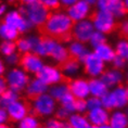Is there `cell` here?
Returning a JSON list of instances; mask_svg holds the SVG:
<instances>
[{
  "label": "cell",
  "instance_id": "cell-21",
  "mask_svg": "<svg viewBox=\"0 0 128 128\" xmlns=\"http://www.w3.org/2000/svg\"><path fill=\"white\" fill-rule=\"evenodd\" d=\"M68 124L72 128H92L94 126L89 122L87 115L79 114V113H73L71 116L68 118Z\"/></svg>",
  "mask_w": 128,
  "mask_h": 128
},
{
  "label": "cell",
  "instance_id": "cell-48",
  "mask_svg": "<svg viewBox=\"0 0 128 128\" xmlns=\"http://www.w3.org/2000/svg\"><path fill=\"white\" fill-rule=\"evenodd\" d=\"M92 128H112V127L108 124H106V125H102V126H94Z\"/></svg>",
  "mask_w": 128,
  "mask_h": 128
},
{
  "label": "cell",
  "instance_id": "cell-44",
  "mask_svg": "<svg viewBox=\"0 0 128 128\" xmlns=\"http://www.w3.org/2000/svg\"><path fill=\"white\" fill-rule=\"evenodd\" d=\"M9 89L8 87V84H7V80H6V78L2 76V77H0V96H1L4 92Z\"/></svg>",
  "mask_w": 128,
  "mask_h": 128
},
{
  "label": "cell",
  "instance_id": "cell-45",
  "mask_svg": "<svg viewBox=\"0 0 128 128\" xmlns=\"http://www.w3.org/2000/svg\"><path fill=\"white\" fill-rule=\"evenodd\" d=\"M61 1V4L63 6V7L68 8V7H72L74 4L77 2V0H60Z\"/></svg>",
  "mask_w": 128,
  "mask_h": 128
},
{
  "label": "cell",
  "instance_id": "cell-4",
  "mask_svg": "<svg viewBox=\"0 0 128 128\" xmlns=\"http://www.w3.org/2000/svg\"><path fill=\"white\" fill-rule=\"evenodd\" d=\"M6 80H7L9 89L16 91L20 94L21 91H24L27 84L30 82V78L28 76V73H26L23 68H14L10 70L7 75H6Z\"/></svg>",
  "mask_w": 128,
  "mask_h": 128
},
{
  "label": "cell",
  "instance_id": "cell-16",
  "mask_svg": "<svg viewBox=\"0 0 128 128\" xmlns=\"http://www.w3.org/2000/svg\"><path fill=\"white\" fill-rule=\"evenodd\" d=\"M80 61L75 59L70 56L68 60H65L63 63L60 64V68L62 71L63 75L65 78H72L75 77L80 71Z\"/></svg>",
  "mask_w": 128,
  "mask_h": 128
},
{
  "label": "cell",
  "instance_id": "cell-54",
  "mask_svg": "<svg viewBox=\"0 0 128 128\" xmlns=\"http://www.w3.org/2000/svg\"><path fill=\"white\" fill-rule=\"evenodd\" d=\"M125 6H126V8L128 10V0H125Z\"/></svg>",
  "mask_w": 128,
  "mask_h": 128
},
{
  "label": "cell",
  "instance_id": "cell-27",
  "mask_svg": "<svg viewBox=\"0 0 128 128\" xmlns=\"http://www.w3.org/2000/svg\"><path fill=\"white\" fill-rule=\"evenodd\" d=\"M50 56L52 58V59L56 61V63H63L65 60H68L70 58V53H68V49H66V48H64L62 44L56 42V44L54 46L52 52H51Z\"/></svg>",
  "mask_w": 128,
  "mask_h": 128
},
{
  "label": "cell",
  "instance_id": "cell-22",
  "mask_svg": "<svg viewBox=\"0 0 128 128\" xmlns=\"http://www.w3.org/2000/svg\"><path fill=\"white\" fill-rule=\"evenodd\" d=\"M104 11L110 12L113 16H122L128 10L123 0H108Z\"/></svg>",
  "mask_w": 128,
  "mask_h": 128
},
{
  "label": "cell",
  "instance_id": "cell-33",
  "mask_svg": "<svg viewBox=\"0 0 128 128\" xmlns=\"http://www.w3.org/2000/svg\"><path fill=\"white\" fill-rule=\"evenodd\" d=\"M15 44H16V50L21 54L32 52V44H30V39L22 38V39H18Z\"/></svg>",
  "mask_w": 128,
  "mask_h": 128
},
{
  "label": "cell",
  "instance_id": "cell-37",
  "mask_svg": "<svg viewBox=\"0 0 128 128\" xmlns=\"http://www.w3.org/2000/svg\"><path fill=\"white\" fill-rule=\"evenodd\" d=\"M87 106H88V111H89V110H94V108H101V106H102V101H101V99L90 96V97L87 99Z\"/></svg>",
  "mask_w": 128,
  "mask_h": 128
},
{
  "label": "cell",
  "instance_id": "cell-53",
  "mask_svg": "<svg viewBox=\"0 0 128 128\" xmlns=\"http://www.w3.org/2000/svg\"><path fill=\"white\" fill-rule=\"evenodd\" d=\"M124 111H125V113H126V114L128 115V105H127V106H126V108H124Z\"/></svg>",
  "mask_w": 128,
  "mask_h": 128
},
{
  "label": "cell",
  "instance_id": "cell-50",
  "mask_svg": "<svg viewBox=\"0 0 128 128\" xmlns=\"http://www.w3.org/2000/svg\"><path fill=\"white\" fill-rule=\"evenodd\" d=\"M0 128H11V127L8 124H1L0 125Z\"/></svg>",
  "mask_w": 128,
  "mask_h": 128
},
{
  "label": "cell",
  "instance_id": "cell-24",
  "mask_svg": "<svg viewBox=\"0 0 128 128\" xmlns=\"http://www.w3.org/2000/svg\"><path fill=\"white\" fill-rule=\"evenodd\" d=\"M48 92L59 102L61 99L64 98L66 94H68L71 91H70L68 82H60V84H56V85H53V86H51V87H49V91Z\"/></svg>",
  "mask_w": 128,
  "mask_h": 128
},
{
  "label": "cell",
  "instance_id": "cell-36",
  "mask_svg": "<svg viewBox=\"0 0 128 128\" xmlns=\"http://www.w3.org/2000/svg\"><path fill=\"white\" fill-rule=\"evenodd\" d=\"M88 112V106H87V99H76L75 102V113L79 114H85Z\"/></svg>",
  "mask_w": 128,
  "mask_h": 128
},
{
  "label": "cell",
  "instance_id": "cell-41",
  "mask_svg": "<svg viewBox=\"0 0 128 128\" xmlns=\"http://www.w3.org/2000/svg\"><path fill=\"white\" fill-rule=\"evenodd\" d=\"M20 59H21V56L15 52L13 54H11V56H7V62L10 65H15V64H20Z\"/></svg>",
  "mask_w": 128,
  "mask_h": 128
},
{
  "label": "cell",
  "instance_id": "cell-10",
  "mask_svg": "<svg viewBox=\"0 0 128 128\" xmlns=\"http://www.w3.org/2000/svg\"><path fill=\"white\" fill-rule=\"evenodd\" d=\"M30 106L26 101L18 99V101L13 102L10 106L7 108V113L9 116V120L13 123H18L21 120H23L25 116L30 114Z\"/></svg>",
  "mask_w": 128,
  "mask_h": 128
},
{
  "label": "cell",
  "instance_id": "cell-23",
  "mask_svg": "<svg viewBox=\"0 0 128 128\" xmlns=\"http://www.w3.org/2000/svg\"><path fill=\"white\" fill-rule=\"evenodd\" d=\"M68 53L70 56L75 58V59L79 60L82 63V61L85 60V58L87 56V54L89 53L86 47L82 44V42H79V41H74L70 44L68 47Z\"/></svg>",
  "mask_w": 128,
  "mask_h": 128
},
{
  "label": "cell",
  "instance_id": "cell-8",
  "mask_svg": "<svg viewBox=\"0 0 128 128\" xmlns=\"http://www.w3.org/2000/svg\"><path fill=\"white\" fill-rule=\"evenodd\" d=\"M91 20L94 21V25L96 28L101 33H111L116 27L113 15L110 12L104 10L94 12L91 14Z\"/></svg>",
  "mask_w": 128,
  "mask_h": 128
},
{
  "label": "cell",
  "instance_id": "cell-38",
  "mask_svg": "<svg viewBox=\"0 0 128 128\" xmlns=\"http://www.w3.org/2000/svg\"><path fill=\"white\" fill-rule=\"evenodd\" d=\"M54 115H56V118H59V120H68V118L71 116L72 113H70V112L68 110H65L64 108L62 106H58L56 113H54Z\"/></svg>",
  "mask_w": 128,
  "mask_h": 128
},
{
  "label": "cell",
  "instance_id": "cell-43",
  "mask_svg": "<svg viewBox=\"0 0 128 128\" xmlns=\"http://www.w3.org/2000/svg\"><path fill=\"white\" fill-rule=\"evenodd\" d=\"M9 120V116L7 113V110L0 108V125L1 124H7Z\"/></svg>",
  "mask_w": 128,
  "mask_h": 128
},
{
  "label": "cell",
  "instance_id": "cell-14",
  "mask_svg": "<svg viewBox=\"0 0 128 128\" xmlns=\"http://www.w3.org/2000/svg\"><path fill=\"white\" fill-rule=\"evenodd\" d=\"M24 91H25L26 97L30 98L32 100V99H34V98L38 97V96L44 94H46V92L49 91V86L46 85L38 77H35V78L30 80V82L27 84Z\"/></svg>",
  "mask_w": 128,
  "mask_h": 128
},
{
  "label": "cell",
  "instance_id": "cell-20",
  "mask_svg": "<svg viewBox=\"0 0 128 128\" xmlns=\"http://www.w3.org/2000/svg\"><path fill=\"white\" fill-rule=\"evenodd\" d=\"M4 24L14 27L18 32H23L27 28V22L18 12H11V13H9L4 20Z\"/></svg>",
  "mask_w": 128,
  "mask_h": 128
},
{
  "label": "cell",
  "instance_id": "cell-51",
  "mask_svg": "<svg viewBox=\"0 0 128 128\" xmlns=\"http://www.w3.org/2000/svg\"><path fill=\"white\" fill-rule=\"evenodd\" d=\"M25 2H27V4H32V2H35V1H38V0H24Z\"/></svg>",
  "mask_w": 128,
  "mask_h": 128
},
{
  "label": "cell",
  "instance_id": "cell-47",
  "mask_svg": "<svg viewBox=\"0 0 128 128\" xmlns=\"http://www.w3.org/2000/svg\"><path fill=\"white\" fill-rule=\"evenodd\" d=\"M4 73H6V65H4V61L0 59V77H2L4 75Z\"/></svg>",
  "mask_w": 128,
  "mask_h": 128
},
{
  "label": "cell",
  "instance_id": "cell-25",
  "mask_svg": "<svg viewBox=\"0 0 128 128\" xmlns=\"http://www.w3.org/2000/svg\"><path fill=\"white\" fill-rule=\"evenodd\" d=\"M94 53L104 62H112L115 56H116L115 50H113L106 44H103L101 46H98L97 48H94Z\"/></svg>",
  "mask_w": 128,
  "mask_h": 128
},
{
  "label": "cell",
  "instance_id": "cell-31",
  "mask_svg": "<svg viewBox=\"0 0 128 128\" xmlns=\"http://www.w3.org/2000/svg\"><path fill=\"white\" fill-rule=\"evenodd\" d=\"M15 50H16V44L11 40H6L0 46V52L4 54L6 58L15 53Z\"/></svg>",
  "mask_w": 128,
  "mask_h": 128
},
{
  "label": "cell",
  "instance_id": "cell-17",
  "mask_svg": "<svg viewBox=\"0 0 128 128\" xmlns=\"http://www.w3.org/2000/svg\"><path fill=\"white\" fill-rule=\"evenodd\" d=\"M101 79L108 85V88H114L120 86L124 80V74L122 71L116 68L106 70L103 74L101 75Z\"/></svg>",
  "mask_w": 128,
  "mask_h": 128
},
{
  "label": "cell",
  "instance_id": "cell-34",
  "mask_svg": "<svg viewBox=\"0 0 128 128\" xmlns=\"http://www.w3.org/2000/svg\"><path fill=\"white\" fill-rule=\"evenodd\" d=\"M115 53H116V56H120L127 60V58H128V41L127 40L120 41L116 46Z\"/></svg>",
  "mask_w": 128,
  "mask_h": 128
},
{
  "label": "cell",
  "instance_id": "cell-57",
  "mask_svg": "<svg viewBox=\"0 0 128 128\" xmlns=\"http://www.w3.org/2000/svg\"><path fill=\"white\" fill-rule=\"evenodd\" d=\"M39 128H47V127H46V126H40Z\"/></svg>",
  "mask_w": 128,
  "mask_h": 128
},
{
  "label": "cell",
  "instance_id": "cell-5",
  "mask_svg": "<svg viewBox=\"0 0 128 128\" xmlns=\"http://www.w3.org/2000/svg\"><path fill=\"white\" fill-rule=\"evenodd\" d=\"M36 77L42 80L49 87L65 82V77H64L61 68L53 65H44L40 71L36 74Z\"/></svg>",
  "mask_w": 128,
  "mask_h": 128
},
{
  "label": "cell",
  "instance_id": "cell-28",
  "mask_svg": "<svg viewBox=\"0 0 128 128\" xmlns=\"http://www.w3.org/2000/svg\"><path fill=\"white\" fill-rule=\"evenodd\" d=\"M16 124H18V128H39L40 127V122L38 120V116L30 113Z\"/></svg>",
  "mask_w": 128,
  "mask_h": 128
},
{
  "label": "cell",
  "instance_id": "cell-46",
  "mask_svg": "<svg viewBox=\"0 0 128 128\" xmlns=\"http://www.w3.org/2000/svg\"><path fill=\"white\" fill-rule=\"evenodd\" d=\"M108 0H98L99 8H100L101 10H105V8H106V4H108Z\"/></svg>",
  "mask_w": 128,
  "mask_h": 128
},
{
  "label": "cell",
  "instance_id": "cell-52",
  "mask_svg": "<svg viewBox=\"0 0 128 128\" xmlns=\"http://www.w3.org/2000/svg\"><path fill=\"white\" fill-rule=\"evenodd\" d=\"M4 7H0V15L4 13Z\"/></svg>",
  "mask_w": 128,
  "mask_h": 128
},
{
  "label": "cell",
  "instance_id": "cell-32",
  "mask_svg": "<svg viewBox=\"0 0 128 128\" xmlns=\"http://www.w3.org/2000/svg\"><path fill=\"white\" fill-rule=\"evenodd\" d=\"M44 126L47 128H72L68 120H59V118H56V117L49 118V120L46 122Z\"/></svg>",
  "mask_w": 128,
  "mask_h": 128
},
{
  "label": "cell",
  "instance_id": "cell-19",
  "mask_svg": "<svg viewBox=\"0 0 128 128\" xmlns=\"http://www.w3.org/2000/svg\"><path fill=\"white\" fill-rule=\"evenodd\" d=\"M89 88H90V96L97 98H102L110 91V88L108 85L102 80L101 77L99 78H91L89 80Z\"/></svg>",
  "mask_w": 128,
  "mask_h": 128
},
{
  "label": "cell",
  "instance_id": "cell-56",
  "mask_svg": "<svg viewBox=\"0 0 128 128\" xmlns=\"http://www.w3.org/2000/svg\"><path fill=\"white\" fill-rule=\"evenodd\" d=\"M126 79H127V82H128V72H127V74H126Z\"/></svg>",
  "mask_w": 128,
  "mask_h": 128
},
{
  "label": "cell",
  "instance_id": "cell-58",
  "mask_svg": "<svg viewBox=\"0 0 128 128\" xmlns=\"http://www.w3.org/2000/svg\"><path fill=\"white\" fill-rule=\"evenodd\" d=\"M127 61H128V58H127Z\"/></svg>",
  "mask_w": 128,
  "mask_h": 128
},
{
  "label": "cell",
  "instance_id": "cell-55",
  "mask_svg": "<svg viewBox=\"0 0 128 128\" xmlns=\"http://www.w3.org/2000/svg\"><path fill=\"white\" fill-rule=\"evenodd\" d=\"M126 92H127V97H128V85L126 86Z\"/></svg>",
  "mask_w": 128,
  "mask_h": 128
},
{
  "label": "cell",
  "instance_id": "cell-7",
  "mask_svg": "<svg viewBox=\"0 0 128 128\" xmlns=\"http://www.w3.org/2000/svg\"><path fill=\"white\" fill-rule=\"evenodd\" d=\"M49 14V9L41 1H35L32 4H28V7L26 9V15L28 20L38 26L46 22Z\"/></svg>",
  "mask_w": 128,
  "mask_h": 128
},
{
  "label": "cell",
  "instance_id": "cell-39",
  "mask_svg": "<svg viewBox=\"0 0 128 128\" xmlns=\"http://www.w3.org/2000/svg\"><path fill=\"white\" fill-rule=\"evenodd\" d=\"M126 62H127V60L124 59V58H122V56H115L113 61H112L114 68L120 70V71H122V70L125 68V65H126Z\"/></svg>",
  "mask_w": 128,
  "mask_h": 128
},
{
  "label": "cell",
  "instance_id": "cell-49",
  "mask_svg": "<svg viewBox=\"0 0 128 128\" xmlns=\"http://www.w3.org/2000/svg\"><path fill=\"white\" fill-rule=\"evenodd\" d=\"M84 1H86L88 4H94L97 2V0H84Z\"/></svg>",
  "mask_w": 128,
  "mask_h": 128
},
{
  "label": "cell",
  "instance_id": "cell-9",
  "mask_svg": "<svg viewBox=\"0 0 128 128\" xmlns=\"http://www.w3.org/2000/svg\"><path fill=\"white\" fill-rule=\"evenodd\" d=\"M20 66H21V68H23L28 74L36 75L44 66V63H42L41 58L38 54L34 52H28V53H24L21 56Z\"/></svg>",
  "mask_w": 128,
  "mask_h": 128
},
{
  "label": "cell",
  "instance_id": "cell-13",
  "mask_svg": "<svg viewBox=\"0 0 128 128\" xmlns=\"http://www.w3.org/2000/svg\"><path fill=\"white\" fill-rule=\"evenodd\" d=\"M110 111L104 108L103 106L89 110L86 115H87L89 122L91 123L92 126H102V125L108 124L110 120Z\"/></svg>",
  "mask_w": 128,
  "mask_h": 128
},
{
  "label": "cell",
  "instance_id": "cell-30",
  "mask_svg": "<svg viewBox=\"0 0 128 128\" xmlns=\"http://www.w3.org/2000/svg\"><path fill=\"white\" fill-rule=\"evenodd\" d=\"M75 102H76V98L73 96L71 92L68 94H66L64 98H62L61 100L58 102L60 106L64 108L65 110H68L70 113H75Z\"/></svg>",
  "mask_w": 128,
  "mask_h": 128
},
{
  "label": "cell",
  "instance_id": "cell-35",
  "mask_svg": "<svg viewBox=\"0 0 128 128\" xmlns=\"http://www.w3.org/2000/svg\"><path fill=\"white\" fill-rule=\"evenodd\" d=\"M90 44H92V47L97 48L98 46H101V44H105V37L103 33H101V32H98V33H94L92 34V36L90 38Z\"/></svg>",
  "mask_w": 128,
  "mask_h": 128
},
{
  "label": "cell",
  "instance_id": "cell-42",
  "mask_svg": "<svg viewBox=\"0 0 128 128\" xmlns=\"http://www.w3.org/2000/svg\"><path fill=\"white\" fill-rule=\"evenodd\" d=\"M120 35L124 38L125 40H127V41H128V21L124 22V23L120 25Z\"/></svg>",
  "mask_w": 128,
  "mask_h": 128
},
{
  "label": "cell",
  "instance_id": "cell-6",
  "mask_svg": "<svg viewBox=\"0 0 128 128\" xmlns=\"http://www.w3.org/2000/svg\"><path fill=\"white\" fill-rule=\"evenodd\" d=\"M85 73L91 78H97L105 72V62L102 61L94 52L88 53L82 61Z\"/></svg>",
  "mask_w": 128,
  "mask_h": 128
},
{
  "label": "cell",
  "instance_id": "cell-15",
  "mask_svg": "<svg viewBox=\"0 0 128 128\" xmlns=\"http://www.w3.org/2000/svg\"><path fill=\"white\" fill-rule=\"evenodd\" d=\"M89 14H90V8L86 1H77L68 8V16L72 18L73 22L84 20L89 16Z\"/></svg>",
  "mask_w": 128,
  "mask_h": 128
},
{
  "label": "cell",
  "instance_id": "cell-1",
  "mask_svg": "<svg viewBox=\"0 0 128 128\" xmlns=\"http://www.w3.org/2000/svg\"><path fill=\"white\" fill-rule=\"evenodd\" d=\"M73 27L74 23L68 15L56 12L50 13L46 22L38 26V30L41 36L66 42L73 38Z\"/></svg>",
  "mask_w": 128,
  "mask_h": 128
},
{
  "label": "cell",
  "instance_id": "cell-2",
  "mask_svg": "<svg viewBox=\"0 0 128 128\" xmlns=\"http://www.w3.org/2000/svg\"><path fill=\"white\" fill-rule=\"evenodd\" d=\"M102 106L108 111L124 110L128 105V97L126 92V87L117 86L112 88L104 97L101 98Z\"/></svg>",
  "mask_w": 128,
  "mask_h": 128
},
{
  "label": "cell",
  "instance_id": "cell-3",
  "mask_svg": "<svg viewBox=\"0 0 128 128\" xmlns=\"http://www.w3.org/2000/svg\"><path fill=\"white\" fill-rule=\"evenodd\" d=\"M58 108V101L49 92L32 99V110L38 117H50Z\"/></svg>",
  "mask_w": 128,
  "mask_h": 128
},
{
  "label": "cell",
  "instance_id": "cell-26",
  "mask_svg": "<svg viewBox=\"0 0 128 128\" xmlns=\"http://www.w3.org/2000/svg\"><path fill=\"white\" fill-rule=\"evenodd\" d=\"M18 99H20V94L18 92L12 90V89H7L4 94L0 96V108L7 110L13 102L18 101Z\"/></svg>",
  "mask_w": 128,
  "mask_h": 128
},
{
  "label": "cell",
  "instance_id": "cell-29",
  "mask_svg": "<svg viewBox=\"0 0 128 128\" xmlns=\"http://www.w3.org/2000/svg\"><path fill=\"white\" fill-rule=\"evenodd\" d=\"M18 30H15L14 27L9 26L7 24H4L1 27H0V36L2 38H4L6 40H14L16 39L18 36Z\"/></svg>",
  "mask_w": 128,
  "mask_h": 128
},
{
  "label": "cell",
  "instance_id": "cell-12",
  "mask_svg": "<svg viewBox=\"0 0 128 128\" xmlns=\"http://www.w3.org/2000/svg\"><path fill=\"white\" fill-rule=\"evenodd\" d=\"M94 25L89 21H80L76 25H74L72 30L73 38H75L76 41L79 42H87L90 40V38L94 34Z\"/></svg>",
  "mask_w": 128,
  "mask_h": 128
},
{
  "label": "cell",
  "instance_id": "cell-11",
  "mask_svg": "<svg viewBox=\"0 0 128 128\" xmlns=\"http://www.w3.org/2000/svg\"><path fill=\"white\" fill-rule=\"evenodd\" d=\"M68 87L71 94L76 99H88L90 97L89 80L85 78H73L68 82Z\"/></svg>",
  "mask_w": 128,
  "mask_h": 128
},
{
  "label": "cell",
  "instance_id": "cell-18",
  "mask_svg": "<svg viewBox=\"0 0 128 128\" xmlns=\"http://www.w3.org/2000/svg\"><path fill=\"white\" fill-rule=\"evenodd\" d=\"M108 125L112 128H128V115L124 110H114L110 114Z\"/></svg>",
  "mask_w": 128,
  "mask_h": 128
},
{
  "label": "cell",
  "instance_id": "cell-40",
  "mask_svg": "<svg viewBox=\"0 0 128 128\" xmlns=\"http://www.w3.org/2000/svg\"><path fill=\"white\" fill-rule=\"evenodd\" d=\"M40 1L42 2L48 9H53V10H56V9L60 7L59 0H40Z\"/></svg>",
  "mask_w": 128,
  "mask_h": 128
}]
</instances>
